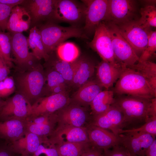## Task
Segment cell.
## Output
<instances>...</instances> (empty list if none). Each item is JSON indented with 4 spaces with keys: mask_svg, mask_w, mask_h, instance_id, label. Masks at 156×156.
Here are the masks:
<instances>
[{
    "mask_svg": "<svg viewBox=\"0 0 156 156\" xmlns=\"http://www.w3.org/2000/svg\"><path fill=\"white\" fill-rule=\"evenodd\" d=\"M44 68L46 80L42 97L58 93L68 94L70 87L61 75L51 68Z\"/></svg>",
    "mask_w": 156,
    "mask_h": 156,
    "instance_id": "obj_25",
    "label": "cell"
},
{
    "mask_svg": "<svg viewBox=\"0 0 156 156\" xmlns=\"http://www.w3.org/2000/svg\"><path fill=\"white\" fill-rule=\"evenodd\" d=\"M24 0H0V3L7 5L12 7L20 5Z\"/></svg>",
    "mask_w": 156,
    "mask_h": 156,
    "instance_id": "obj_45",
    "label": "cell"
},
{
    "mask_svg": "<svg viewBox=\"0 0 156 156\" xmlns=\"http://www.w3.org/2000/svg\"><path fill=\"white\" fill-rule=\"evenodd\" d=\"M114 95L112 90L106 89L99 93L90 105L92 116L99 115L107 111L114 102Z\"/></svg>",
    "mask_w": 156,
    "mask_h": 156,
    "instance_id": "obj_29",
    "label": "cell"
},
{
    "mask_svg": "<svg viewBox=\"0 0 156 156\" xmlns=\"http://www.w3.org/2000/svg\"><path fill=\"white\" fill-rule=\"evenodd\" d=\"M96 66L94 62L91 59L84 57H79L77 68L70 87L77 90L92 79Z\"/></svg>",
    "mask_w": 156,
    "mask_h": 156,
    "instance_id": "obj_24",
    "label": "cell"
},
{
    "mask_svg": "<svg viewBox=\"0 0 156 156\" xmlns=\"http://www.w3.org/2000/svg\"><path fill=\"white\" fill-rule=\"evenodd\" d=\"M29 47L32 53L39 60L44 59L45 61L48 59L49 55L45 49L38 28L34 27L30 29L27 38Z\"/></svg>",
    "mask_w": 156,
    "mask_h": 156,
    "instance_id": "obj_30",
    "label": "cell"
},
{
    "mask_svg": "<svg viewBox=\"0 0 156 156\" xmlns=\"http://www.w3.org/2000/svg\"><path fill=\"white\" fill-rule=\"evenodd\" d=\"M45 139L35 134L27 131L21 138L9 144L17 154L32 155L40 145L45 142Z\"/></svg>",
    "mask_w": 156,
    "mask_h": 156,
    "instance_id": "obj_27",
    "label": "cell"
},
{
    "mask_svg": "<svg viewBox=\"0 0 156 156\" xmlns=\"http://www.w3.org/2000/svg\"><path fill=\"white\" fill-rule=\"evenodd\" d=\"M89 143L86 127L57 126L47 139L48 144L57 145L70 142Z\"/></svg>",
    "mask_w": 156,
    "mask_h": 156,
    "instance_id": "obj_14",
    "label": "cell"
},
{
    "mask_svg": "<svg viewBox=\"0 0 156 156\" xmlns=\"http://www.w3.org/2000/svg\"><path fill=\"white\" fill-rule=\"evenodd\" d=\"M26 132L25 119H14L0 121V138L8 144L18 140Z\"/></svg>",
    "mask_w": 156,
    "mask_h": 156,
    "instance_id": "obj_22",
    "label": "cell"
},
{
    "mask_svg": "<svg viewBox=\"0 0 156 156\" xmlns=\"http://www.w3.org/2000/svg\"><path fill=\"white\" fill-rule=\"evenodd\" d=\"M11 35L10 32L0 31V57L10 68H14L13 59L11 57Z\"/></svg>",
    "mask_w": 156,
    "mask_h": 156,
    "instance_id": "obj_35",
    "label": "cell"
},
{
    "mask_svg": "<svg viewBox=\"0 0 156 156\" xmlns=\"http://www.w3.org/2000/svg\"><path fill=\"white\" fill-rule=\"evenodd\" d=\"M74 0H57L55 12L56 23L64 22L71 26L81 27L85 22L86 11L85 5Z\"/></svg>",
    "mask_w": 156,
    "mask_h": 156,
    "instance_id": "obj_7",
    "label": "cell"
},
{
    "mask_svg": "<svg viewBox=\"0 0 156 156\" xmlns=\"http://www.w3.org/2000/svg\"><path fill=\"white\" fill-rule=\"evenodd\" d=\"M90 124L109 130L118 136L120 132L125 128L124 117L122 113L113 105L104 112L92 116Z\"/></svg>",
    "mask_w": 156,
    "mask_h": 156,
    "instance_id": "obj_17",
    "label": "cell"
},
{
    "mask_svg": "<svg viewBox=\"0 0 156 156\" xmlns=\"http://www.w3.org/2000/svg\"><path fill=\"white\" fill-rule=\"evenodd\" d=\"M138 72L146 79L156 93V64L149 60L139 61L131 68Z\"/></svg>",
    "mask_w": 156,
    "mask_h": 156,
    "instance_id": "obj_31",
    "label": "cell"
},
{
    "mask_svg": "<svg viewBox=\"0 0 156 156\" xmlns=\"http://www.w3.org/2000/svg\"><path fill=\"white\" fill-rule=\"evenodd\" d=\"M10 95L3 81H0V98L5 97Z\"/></svg>",
    "mask_w": 156,
    "mask_h": 156,
    "instance_id": "obj_46",
    "label": "cell"
},
{
    "mask_svg": "<svg viewBox=\"0 0 156 156\" xmlns=\"http://www.w3.org/2000/svg\"><path fill=\"white\" fill-rule=\"evenodd\" d=\"M145 156H156V140L155 139L146 150Z\"/></svg>",
    "mask_w": 156,
    "mask_h": 156,
    "instance_id": "obj_44",
    "label": "cell"
},
{
    "mask_svg": "<svg viewBox=\"0 0 156 156\" xmlns=\"http://www.w3.org/2000/svg\"><path fill=\"white\" fill-rule=\"evenodd\" d=\"M112 148L103 150L101 156H129L126 150L120 145Z\"/></svg>",
    "mask_w": 156,
    "mask_h": 156,
    "instance_id": "obj_40",
    "label": "cell"
},
{
    "mask_svg": "<svg viewBox=\"0 0 156 156\" xmlns=\"http://www.w3.org/2000/svg\"></svg>",
    "mask_w": 156,
    "mask_h": 156,
    "instance_id": "obj_50",
    "label": "cell"
},
{
    "mask_svg": "<svg viewBox=\"0 0 156 156\" xmlns=\"http://www.w3.org/2000/svg\"><path fill=\"white\" fill-rule=\"evenodd\" d=\"M140 13L141 16L137 21L142 27L150 30L156 27V8L155 5H148L141 8Z\"/></svg>",
    "mask_w": 156,
    "mask_h": 156,
    "instance_id": "obj_34",
    "label": "cell"
},
{
    "mask_svg": "<svg viewBox=\"0 0 156 156\" xmlns=\"http://www.w3.org/2000/svg\"><path fill=\"white\" fill-rule=\"evenodd\" d=\"M31 106L22 95L15 94L5 100L0 109V121L14 119L25 120L28 115Z\"/></svg>",
    "mask_w": 156,
    "mask_h": 156,
    "instance_id": "obj_18",
    "label": "cell"
},
{
    "mask_svg": "<svg viewBox=\"0 0 156 156\" xmlns=\"http://www.w3.org/2000/svg\"><path fill=\"white\" fill-rule=\"evenodd\" d=\"M127 152L128 155L129 156H138L136 155L133 154H132L131 153L128 151L126 150Z\"/></svg>",
    "mask_w": 156,
    "mask_h": 156,
    "instance_id": "obj_48",
    "label": "cell"
},
{
    "mask_svg": "<svg viewBox=\"0 0 156 156\" xmlns=\"http://www.w3.org/2000/svg\"><path fill=\"white\" fill-rule=\"evenodd\" d=\"M10 33L11 52L14 57V71H26L32 69L40 64V60L29 51L27 38L22 33Z\"/></svg>",
    "mask_w": 156,
    "mask_h": 156,
    "instance_id": "obj_5",
    "label": "cell"
},
{
    "mask_svg": "<svg viewBox=\"0 0 156 156\" xmlns=\"http://www.w3.org/2000/svg\"><path fill=\"white\" fill-rule=\"evenodd\" d=\"M88 44L102 60L114 64H119L115 58L110 34L104 22H101L97 27L92 40Z\"/></svg>",
    "mask_w": 156,
    "mask_h": 156,
    "instance_id": "obj_12",
    "label": "cell"
},
{
    "mask_svg": "<svg viewBox=\"0 0 156 156\" xmlns=\"http://www.w3.org/2000/svg\"><path fill=\"white\" fill-rule=\"evenodd\" d=\"M70 102L71 99L68 94L58 93L41 97L31 106L27 117L54 113L68 105Z\"/></svg>",
    "mask_w": 156,
    "mask_h": 156,
    "instance_id": "obj_13",
    "label": "cell"
},
{
    "mask_svg": "<svg viewBox=\"0 0 156 156\" xmlns=\"http://www.w3.org/2000/svg\"><path fill=\"white\" fill-rule=\"evenodd\" d=\"M49 55V57L45 61L43 67L51 68L58 73L70 87L77 68L78 58L73 62H69L60 59L55 51Z\"/></svg>",
    "mask_w": 156,
    "mask_h": 156,
    "instance_id": "obj_23",
    "label": "cell"
},
{
    "mask_svg": "<svg viewBox=\"0 0 156 156\" xmlns=\"http://www.w3.org/2000/svg\"><path fill=\"white\" fill-rule=\"evenodd\" d=\"M16 154L9 144L5 142L0 143V156H16Z\"/></svg>",
    "mask_w": 156,
    "mask_h": 156,
    "instance_id": "obj_41",
    "label": "cell"
},
{
    "mask_svg": "<svg viewBox=\"0 0 156 156\" xmlns=\"http://www.w3.org/2000/svg\"><path fill=\"white\" fill-rule=\"evenodd\" d=\"M156 51V31L151 30L150 32L147 44L139 58V61L149 60L155 54Z\"/></svg>",
    "mask_w": 156,
    "mask_h": 156,
    "instance_id": "obj_36",
    "label": "cell"
},
{
    "mask_svg": "<svg viewBox=\"0 0 156 156\" xmlns=\"http://www.w3.org/2000/svg\"><path fill=\"white\" fill-rule=\"evenodd\" d=\"M103 151L92 146L84 152L80 156H101Z\"/></svg>",
    "mask_w": 156,
    "mask_h": 156,
    "instance_id": "obj_43",
    "label": "cell"
},
{
    "mask_svg": "<svg viewBox=\"0 0 156 156\" xmlns=\"http://www.w3.org/2000/svg\"><path fill=\"white\" fill-rule=\"evenodd\" d=\"M57 0H24L20 5L29 14L30 28L38 27L44 23H56L55 12Z\"/></svg>",
    "mask_w": 156,
    "mask_h": 156,
    "instance_id": "obj_6",
    "label": "cell"
},
{
    "mask_svg": "<svg viewBox=\"0 0 156 156\" xmlns=\"http://www.w3.org/2000/svg\"><path fill=\"white\" fill-rule=\"evenodd\" d=\"M86 11L83 27L84 33L88 38L94 34L99 24L104 21L107 15L108 0H83Z\"/></svg>",
    "mask_w": 156,
    "mask_h": 156,
    "instance_id": "obj_11",
    "label": "cell"
},
{
    "mask_svg": "<svg viewBox=\"0 0 156 156\" xmlns=\"http://www.w3.org/2000/svg\"><path fill=\"white\" fill-rule=\"evenodd\" d=\"M37 27L49 55L55 51L59 45L69 38H88L82 27H64L57 23L50 22L43 24Z\"/></svg>",
    "mask_w": 156,
    "mask_h": 156,
    "instance_id": "obj_4",
    "label": "cell"
},
{
    "mask_svg": "<svg viewBox=\"0 0 156 156\" xmlns=\"http://www.w3.org/2000/svg\"><path fill=\"white\" fill-rule=\"evenodd\" d=\"M25 121L27 131L35 134L44 138H47L52 134L57 124L56 112L27 117Z\"/></svg>",
    "mask_w": 156,
    "mask_h": 156,
    "instance_id": "obj_19",
    "label": "cell"
},
{
    "mask_svg": "<svg viewBox=\"0 0 156 156\" xmlns=\"http://www.w3.org/2000/svg\"><path fill=\"white\" fill-rule=\"evenodd\" d=\"M12 77L15 94L22 95L31 106L42 97L46 77L44 68L40 63L29 70L14 71Z\"/></svg>",
    "mask_w": 156,
    "mask_h": 156,
    "instance_id": "obj_2",
    "label": "cell"
},
{
    "mask_svg": "<svg viewBox=\"0 0 156 156\" xmlns=\"http://www.w3.org/2000/svg\"><path fill=\"white\" fill-rule=\"evenodd\" d=\"M122 66V72L112 89L114 94L150 99L156 98V93L143 75L132 68Z\"/></svg>",
    "mask_w": 156,
    "mask_h": 156,
    "instance_id": "obj_3",
    "label": "cell"
},
{
    "mask_svg": "<svg viewBox=\"0 0 156 156\" xmlns=\"http://www.w3.org/2000/svg\"><path fill=\"white\" fill-rule=\"evenodd\" d=\"M118 136L120 145L138 156H144L146 150L156 139L155 136L143 132L125 133Z\"/></svg>",
    "mask_w": 156,
    "mask_h": 156,
    "instance_id": "obj_15",
    "label": "cell"
},
{
    "mask_svg": "<svg viewBox=\"0 0 156 156\" xmlns=\"http://www.w3.org/2000/svg\"><path fill=\"white\" fill-rule=\"evenodd\" d=\"M137 21L116 25L120 34L139 58L147 44L149 34L151 30L142 27Z\"/></svg>",
    "mask_w": 156,
    "mask_h": 156,
    "instance_id": "obj_10",
    "label": "cell"
},
{
    "mask_svg": "<svg viewBox=\"0 0 156 156\" xmlns=\"http://www.w3.org/2000/svg\"><path fill=\"white\" fill-rule=\"evenodd\" d=\"M86 127L89 142L92 147L103 150L120 145L119 136L112 132L91 124Z\"/></svg>",
    "mask_w": 156,
    "mask_h": 156,
    "instance_id": "obj_20",
    "label": "cell"
},
{
    "mask_svg": "<svg viewBox=\"0 0 156 156\" xmlns=\"http://www.w3.org/2000/svg\"><path fill=\"white\" fill-rule=\"evenodd\" d=\"M20 156H32V155H21Z\"/></svg>",
    "mask_w": 156,
    "mask_h": 156,
    "instance_id": "obj_49",
    "label": "cell"
},
{
    "mask_svg": "<svg viewBox=\"0 0 156 156\" xmlns=\"http://www.w3.org/2000/svg\"><path fill=\"white\" fill-rule=\"evenodd\" d=\"M133 132H143L156 136V118H151L141 126L134 129H122L120 132V134Z\"/></svg>",
    "mask_w": 156,
    "mask_h": 156,
    "instance_id": "obj_37",
    "label": "cell"
},
{
    "mask_svg": "<svg viewBox=\"0 0 156 156\" xmlns=\"http://www.w3.org/2000/svg\"><path fill=\"white\" fill-rule=\"evenodd\" d=\"M122 95L114 98L112 105L122 113L125 128L132 129L141 126L151 118L150 111L152 99Z\"/></svg>",
    "mask_w": 156,
    "mask_h": 156,
    "instance_id": "obj_1",
    "label": "cell"
},
{
    "mask_svg": "<svg viewBox=\"0 0 156 156\" xmlns=\"http://www.w3.org/2000/svg\"><path fill=\"white\" fill-rule=\"evenodd\" d=\"M105 22L109 30L116 61L121 65L131 68L138 62L139 57L120 34L116 25L111 22Z\"/></svg>",
    "mask_w": 156,
    "mask_h": 156,
    "instance_id": "obj_8",
    "label": "cell"
},
{
    "mask_svg": "<svg viewBox=\"0 0 156 156\" xmlns=\"http://www.w3.org/2000/svg\"><path fill=\"white\" fill-rule=\"evenodd\" d=\"M103 88L96 79H92L77 90L71 101L83 106L90 105Z\"/></svg>",
    "mask_w": 156,
    "mask_h": 156,
    "instance_id": "obj_26",
    "label": "cell"
},
{
    "mask_svg": "<svg viewBox=\"0 0 156 156\" xmlns=\"http://www.w3.org/2000/svg\"><path fill=\"white\" fill-rule=\"evenodd\" d=\"M96 68V79L103 88L109 89L118 80L122 67L119 64H114L102 60Z\"/></svg>",
    "mask_w": 156,
    "mask_h": 156,
    "instance_id": "obj_21",
    "label": "cell"
},
{
    "mask_svg": "<svg viewBox=\"0 0 156 156\" xmlns=\"http://www.w3.org/2000/svg\"><path fill=\"white\" fill-rule=\"evenodd\" d=\"M54 146L59 156H80L92 147L90 143L86 142L67 143Z\"/></svg>",
    "mask_w": 156,
    "mask_h": 156,
    "instance_id": "obj_32",
    "label": "cell"
},
{
    "mask_svg": "<svg viewBox=\"0 0 156 156\" xmlns=\"http://www.w3.org/2000/svg\"><path fill=\"white\" fill-rule=\"evenodd\" d=\"M32 156H59L54 145L44 142L40 144Z\"/></svg>",
    "mask_w": 156,
    "mask_h": 156,
    "instance_id": "obj_38",
    "label": "cell"
},
{
    "mask_svg": "<svg viewBox=\"0 0 156 156\" xmlns=\"http://www.w3.org/2000/svg\"><path fill=\"white\" fill-rule=\"evenodd\" d=\"M30 16L25 9L20 5L13 7L9 18L7 29L10 33H22L30 28Z\"/></svg>",
    "mask_w": 156,
    "mask_h": 156,
    "instance_id": "obj_28",
    "label": "cell"
},
{
    "mask_svg": "<svg viewBox=\"0 0 156 156\" xmlns=\"http://www.w3.org/2000/svg\"><path fill=\"white\" fill-rule=\"evenodd\" d=\"M5 102V101L2 100L0 98V109L4 104Z\"/></svg>",
    "mask_w": 156,
    "mask_h": 156,
    "instance_id": "obj_47",
    "label": "cell"
},
{
    "mask_svg": "<svg viewBox=\"0 0 156 156\" xmlns=\"http://www.w3.org/2000/svg\"><path fill=\"white\" fill-rule=\"evenodd\" d=\"M138 7L136 1L131 0H108V12L106 22L116 25L136 21Z\"/></svg>",
    "mask_w": 156,
    "mask_h": 156,
    "instance_id": "obj_9",
    "label": "cell"
},
{
    "mask_svg": "<svg viewBox=\"0 0 156 156\" xmlns=\"http://www.w3.org/2000/svg\"><path fill=\"white\" fill-rule=\"evenodd\" d=\"M57 56L65 61L72 62L76 61L79 55V50L73 43L64 42L59 45L55 50Z\"/></svg>",
    "mask_w": 156,
    "mask_h": 156,
    "instance_id": "obj_33",
    "label": "cell"
},
{
    "mask_svg": "<svg viewBox=\"0 0 156 156\" xmlns=\"http://www.w3.org/2000/svg\"><path fill=\"white\" fill-rule=\"evenodd\" d=\"M56 113L57 126L86 127L85 125L90 118L85 107L71 101Z\"/></svg>",
    "mask_w": 156,
    "mask_h": 156,
    "instance_id": "obj_16",
    "label": "cell"
},
{
    "mask_svg": "<svg viewBox=\"0 0 156 156\" xmlns=\"http://www.w3.org/2000/svg\"><path fill=\"white\" fill-rule=\"evenodd\" d=\"M13 7L0 3V31L5 32L12 10Z\"/></svg>",
    "mask_w": 156,
    "mask_h": 156,
    "instance_id": "obj_39",
    "label": "cell"
},
{
    "mask_svg": "<svg viewBox=\"0 0 156 156\" xmlns=\"http://www.w3.org/2000/svg\"><path fill=\"white\" fill-rule=\"evenodd\" d=\"M10 68L5 61L0 57V81L8 77L10 72Z\"/></svg>",
    "mask_w": 156,
    "mask_h": 156,
    "instance_id": "obj_42",
    "label": "cell"
}]
</instances>
